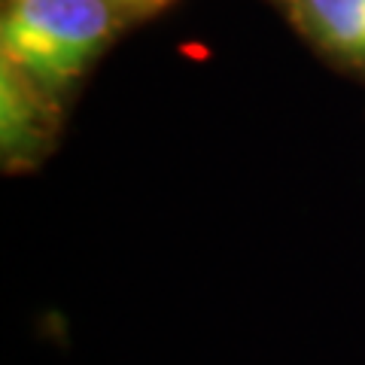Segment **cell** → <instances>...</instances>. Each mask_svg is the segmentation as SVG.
<instances>
[{"instance_id":"cell-1","label":"cell","mask_w":365,"mask_h":365,"mask_svg":"<svg viewBox=\"0 0 365 365\" xmlns=\"http://www.w3.org/2000/svg\"><path fill=\"white\" fill-rule=\"evenodd\" d=\"M110 0H4L0 61L64 98L122 25Z\"/></svg>"},{"instance_id":"cell-2","label":"cell","mask_w":365,"mask_h":365,"mask_svg":"<svg viewBox=\"0 0 365 365\" xmlns=\"http://www.w3.org/2000/svg\"><path fill=\"white\" fill-rule=\"evenodd\" d=\"M61 98L0 61V165L6 174L37 168L55 150Z\"/></svg>"},{"instance_id":"cell-3","label":"cell","mask_w":365,"mask_h":365,"mask_svg":"<svg viewBox=\"0 0 365 365\" xmlns=\"http://www.w3.org/2000/svg\"><path fill=\"white\" fill-rule=\"evenodd\" d=\"M302 37L347 71L365 73V0H274Z\"/></svg>"},{"instance_id":"cell-4","label":"cell","mask_w":365,"mask_h":365,"mask_svg":"<svg viewBox=\"0 0 365 365\" xmlns=\"http://www.w3.org/2000/svg\"><path fill=\"white\" fill-rule=\"evenodd\" d=\"M113 6H119L122 13H155V9L168 6L170 0H110Z\"/></svg>"}]
</instances>
